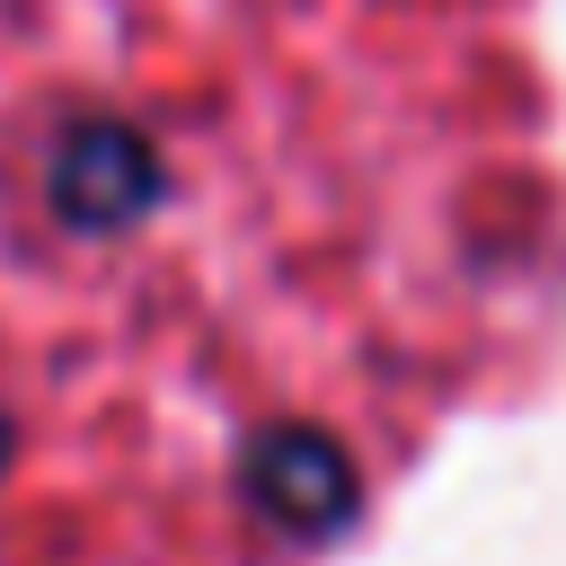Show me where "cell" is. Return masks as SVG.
Here are the masks:
<instances>
[{"mask_svg": "<svg viewBox=\"0 0 566 566\" xmlns=\"http://www.w3.org/2000/svg\"><path fill=\"white\" fill-rule=\"evenodd\" d=\"M557 336L539 0H0V566H336Z\"/></svg>", "mask_w": 566, "mask_h": 566, "instance_id": "1", "label": "cell"}]
</instances>
